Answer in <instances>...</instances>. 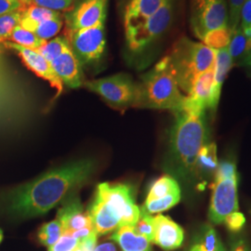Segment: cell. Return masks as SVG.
I'll list each match as a JSON object with an SVG mask.
<instances>
[{"mask_svg": "<svg viewBox=\"0 0 251 251\" xmlns=\"http://www.w3.org/2000/svg\"><path fill=\"white\" fill-rule=\"evenodd\" d=\"M95 169L91 159L69 163L13 189L4 204L9 214L18 218L43 215L67 198L90 179Z\"/></svg>", "mask_w": 251, "mask_h": 251, "instance_id": "cell-1", "label": "cell"}, {"mask_svg": "<svg viewBox=\"0 0 251 251\" xmlns=\"http://www.w3.org/2000/svg\"><path fill=\"white\" fill-rule=\"evenodd\" d=\"M175 114L171 132V158L181 177L197 174V161L201 148L206 144V112L194 115L184 111Z\"/></svg>", "mask_w": 251, "mask_h": 251, "instance_id": "cell-2", "label": "cell"}, {"mask_svg": "<svg viewBox=\"0 0 251 251\" xmlns=\"http://www.w3.org/2000/svg\"><path fill=\"white\" fill-rule=\"evenodd\" d=\"M184 100L169 60L164 57L141 77L135 107L171 110L176 113L182 109Z\"/></svg>", "mask_w": 251, "mask_h": 251, "instance_id": "cell-3", "label": "cell"}, {"mask_svg": "<svg viewBox=\"0 0 251 251\" xmlns=\"http://www.w3.org/2000/svg\"><path fill=\"white\" fill-rule=\"evenodd\" d=\"M166 57L179 89L188 94L198 76L214 67L216 50L183 36L173 45Z\"/></svg>", "mask_w": 251, "mask_h": 251, "instance_id": "cell-4", "label": "cell"}, {"mask_svg": "<svg viewBox=\"0 0 251 251\" xmlns=\"http://www.w3.org/2000/svg\"><path fill=\"white\" fill-rule=\"evenodd\" d=\"M175 14V0H166L152 17L132 31L126 33V50L131 63H145L162 37L170 30Z\"/></svg>", "mask_w": 251, "mask_h": 251, "instance_id": "cell-5", "label": "cell"}, {"mask_svg": "<svg viewBox=\"0 0 251 251\" xmlns=\"http://www.w3.org/2000/svg\"><path fill=\"white\" fill-rule=\"evenodd\" d=\"M90 90L104 100L112 107L125 110L135 107L138 98V83L126 74H117L111 76L83 83Z\"/></svg>", "mask_w": 251, "mask_h": 251, "instance_id": "cell-6", "label": "cell"}, {"mask_svg": "<svg viewBox=\"0 0 251 251\" xmlns=\"http://www.w3.org/2000/svg\"><path fill=\"white\" fill-rule=\"evenodd\" d=\"M190 24L199 39L207 32L229 26V10L226 0H191Z\"/></svg>", "mask_w": 251, "mask_h": 251, "instance_id": "cell-7", "label": "cell"}, {"mask_svg": "<svg viewBox=\"0 0 251 251\" xmlns=\"http://www.w3.org/2000/svg\"><path fill=\"white\" fill-rule=\"evenodd\" d=\"M70 49L81 65H93L100 63L105 52V23L65 35Z\"/></svg>", "mask_w": 251, "mask_h": 251, "instance_id": "cell-8", "label": "cell"}, {"mask_svg": "<svg viewBox=\"0 0 251 251\" xmlns=\"http://www.w3.org/2000/svg\"><path fill=\"white\" fill-rule=\"evenodd\" d=\"M96 194L117 211L120 226H134L137 224L141 216V208L135 204L130 185L103 182L98 185Z\"/></svg>", "mask_w": 251, "mask_h": 251, "instance_id": "cell-9", "label": "cell"}, {"mask_svg": "<svg viewBox=\"0 0 251 251\" xmlns=\"http://www.w3.org/2000/svg\"><path fill=\"white\" fill-rule=\"evenodd\" d=\"M107 7L108 0H76L63 13L65 35L104 24Z\"/></svg>", "mask_w": 251, "mask_h": 251, "instance_id": "cell-10", "label": "cell"}, {"mask_svg": "<svg viewBox=\"0 0 251 251\" xmlns=\"http://www.w3.org/2000/svg\"><path fill=\"white\" fill-rule=\"evenodd\" d=\"M237 179H214L211 184L208 218L212 224H223L227 216L238 211Z\"/></svg>", "mask_w": 251, "mask_h": 251, "instance_id": "cell-11", "label": "cell"}, {"mask_svg": "<svg viewBox=\"0 0 251 251\" xmlns=\"http://www.w3.org/2000/svg\"><path fill=\"white\" fill-rule=\"evenodd\" d=\"M0 44L13 50L21 58L28 69L35 73L37 76L48 81L50 86L57 91V97L62 94L63 90V82L56 75V73L54 72L51 64L38 51H36V50L22 47L10 41H3L0 42Z\"/></svg>", "mask_w": 251, "mask_h": 251, "instance_id": "cell-12", "label": "cell"}, {"mask_svg": "<svg viewBox=\"0 0 251 251\" xmlns=\"http://www.w3.org/2000/svg\"><path fill=\"white\" fill-rule=\"evenodd\" d=\"M154 234L152 242L166 251L178 250L184 240V231L170 217L157 215L153 217Z\"/></svg>", "mask_w": 251, "mask_h": 251, "instance_id": "cell-13", "label": "cell"}, {"mask_svg": "<svg viewBox=\"0 0 251 251\" xmlns=\"http://www.w3.org/2000/svg\"><path fill=\"white\" fill-rule=\"evenodd\" d=\"M50 64L54 72L67 87L77 89L83 85L82 65L71 50L70 46Z\"/></svg>", "mask_w": 251, "mask_h": 251, "instance_id": "cell-14", "label": "cell"}, {"mask_svg": "<svg viewBox=\"0 0 251 251\" xmlns=\"http://www.w3.org/2000/svg\"><path fill=\"white\" fill-rule=\"evenodd\" d=\"M166 0H128L123 12L124 31L128 33L143 25L163 6Z\"/></svg>", "mask_w": 251, "mask_h": 251, "instance_id": "cell-15", "label": "cell"}, {"mask_svg": "<svg viewBox=\"0 0 251 251\" xmlns=\"http://www.w3.org/2000/svg\"><path fill=\"white\" fill-rule=\"evenodd\" d=\"M57 219L63 225V233H70L92 225L89 212H85L77 196L67 198L59 209Z\"/></svg>", "mask_w": 251, "mask_h": 251, "instance_id": "cell-16", "label": "cell"}, {"mask_svg": "<svg viewBox=\"0 0 251 251\" xmlns=\"http://www.w3.org/2000/svg\"><path fill=\"white\" fill-rule=\"evenodd\" d=\"M91 224L98 235L116 231L120 226V220L117 211L96 194L88 211Z\"/></svg>", "mask_w": 251, "mask_h": 251, "instance_id": "cell-17", "label": "cell"}, {"mask_svg": "<svg viewBox=\"0 0 251 251\" xmlns=\"http://www.w3.org/2000/svg\"><path fill=\"white\" fill-rule=\"evenodd\" d=\"M233 62L228 51V49L216 50L215 65H214V82L210 97L208 110L212 114H215L217 107L221 98V93L225 78L233 67Z\"/></svg>", "mask_w": 251, "mask_h": 251, "instance_id": "cell-18", "label": "cell"}, {"mask_svg": "<svg viewBox=\"0 0 251 251\" xmlns=\"http://www.w3.org/2000/svg\"><path fill=\"white\" fill-rule=\"evenodd\" d=\"M111 238L123 251H151V242L135 231L134 226H120Z\"/></svg>", "mask_w": 251, "mask_h": 251, "instance_id": "cell-19", "label": "cell"}, {"mask_svg": "<svg viewBox=\"0 0 251 251\" xmlns=\"http://www.w3.org/2000/svg\"><path fill=\"white\" fill-rule=\"evenodd\" d=\"M227 49L231 56L233 66H239L251 51V34L245 32L238 25L233 32V36Z\"/></svg>", "mask_w": 251, "mask_h": 251, "instance_id": "cell-20", "label": "cell"}, {"mask_svg": "<svg viewBox=\"0 0 251 251\" xmlns=\"http://www.w3.org/2000/svg\"><path fill=\"white\" fill-rule=\"evenodd\" d=\"M20 25L28 31L34 33L36 36L41 39L50 40L57 36L62 30L63 25V19H52L42 22L40 24H30L27 22L21 21Z\"/></svg>", "mask_w": 251, "mask_h": 251, "instance_id": "cell-21", "label": "cell"}, {"mask_svg": "<svg viewBox=\"0 0 251 251\" xmlns=\"http://www.w3.org/2000/svg\"><path fill=\"white\" fill-rule=\"evenodd\" d=\"M217 145L214 143L205 144L198 153L197 161V173L210 175L218 168Z\"/></svg>", "mask_w": 251, "mask_h": 251, "instance_id": "cell-22", "label": "cell"}, {"mask_svg": "<svg viewBox=\"0 0 251 251\" xmlns=\"http://www.w3.org/2000/svg\"><path fill=\"white\" fill-rule=\"evenodd\" d=\"M221 244L223 243L215 229L211 225H206L199 231L191 247L198 251H216Z\"/></svg>", "mask_w": 251, "mask_h": 251, "instance_id": "cell-23", "label": "cell"}, {"mask_svg": "<svg viewBox=\"0 0 251 251\" xmlns=\"http://www.w3.org/2000/svg\"><path fill=\"white\" fill-rule=\"evenodd\" d=\"M177 191H180L178 181L170 175H164L153 181L145 201L158 199Z\"/></svg>", "mask_w": 251, "mask_h": 251, "instance_id": "cell-24", "label": "cell"}, {"mask_svg": "<svg viewBox=\"0 0 251 251\" xmlns=\"http://www.w3.org/2000/svg\"><path fill=\"white\" fill-rule=\"evenodd\" d=\"M232 36L233 31L231 30V28L225 26L207 32L201 40L204 45L214 50H218L228 48Z\"/></svg>", "mask_w": 251, "mask_h": 251, "instance_id": "cell-25", "label": "cell"}, {"mask_svg": "<svg viewBox=\"0 0 251 251\" xmlns=\"http://www.w3.org/2000/svg\"><path fill=\"white\" fill-rule=\"evenodd\" d=\"M7 41H10L12 43L32 50H37L47 42L44 39L39 38L34 33L25 29L20 25L13 29Z\"/></svg>", "mask_w": 251, "mask_h": 251, "instance_id": "cell-26", "label": "cell"}, {"mask_svg": "<svg viewBox=\"0 0 251 251\" xmlns=\"http://www.w3.org/2000/svg\"><path fill=\"white\" fill-rule=\"evenodd\" d=\"M67 47H69L67 37L65 36H60L50 39L44 45L41 46L36 50L41 54L49 63H51L63 53Z\"/></svg>", "mask_w": 251, "mask_h": 251, "instance_id": "cell-27", "label": "cell"}, {"mask_svg": "<svg viewBox=\"0 0 251 251\" xmlns=\"http://www.w3.org/2000/svg\"><path fill=\"white\" fill-rule=\"evenodd\" d=\"M63 15L61 12L54 11L51 9H46L35 5H30L24 9L23 17L21 21L27 22L30 24H40L42 22L52 20V19L62 18Z\"/></svg>", "mask_w": 251, "mask_h": 251, "instance_id": "cell-28", "label": "cell"}, {"mask_svg": "<svg viewBox=\"0 0 251 251\" xmlns=\"http://www.w3.org/2000/svg\"><path fill=\"white\" fill-rule=\"evenodd\" d=\"M63 234V225L56 219L43 225L38 232V239L47 248L52 247Z\"/></svg>", "mask_w": 251, "mask_h": 251, "instance_id": "cell-29", "label": "cell"}, {"mask_svg": "<svg viewBox=\"0 0 251 251\" xmlns=\"http://www.w3.org/2000/svg\"><path fill=\"white\" fill-rule=\"evenodd\" d=\"M180 200V191L171 193L170 195L152 201H145L143 208L149 214L160 213L176 206Z\"/></svg>", "mask_w": 251, "mask_h": 251, "instance_id": "cell-30", "label": "cell"}, {"mask_svg": "<svg viewBox=\"0 0 251 251\" xmlns=\"http://www.w3.org/2000/svg\"><path fill=\"white\" fill-rule=\"evenodd\" d=\"M24 9L9 12L0 16V42L7 41L13 29L20 25Z\"/></svg>", "mask_w": 251, "mask_h": 251, "instance_id": "cell-31", "label": "cell"}, {"mask_svg": "<svg viewBox=\"0 0 251 251\" xmlns=\"http://www.w3.org/2000/svg\"><path fill=\"white\" fill-rule=\"evenodd\" d=\"M134 229L139 234L147 238L150 242H152L154 234L153 217L145 211L143 207L141 208V216L137 224L134 225Z\"/></svg>", "mask_w": 251, "mask_h": 251, "instance_id": "cell-32", "label": "cell"}, {"mask_svg": "<svg viewBox=\"0 0 251 251\" xmlns=\"http://www.w3.org/2000/svg\"><path fill=\"white\" fill-rule=\"evenodd\" d=\"M76 0H31V5L61 12L71 9Z\"/></svg>", "mask_w": 251, "mask_h": 251, "instance_id": "cell-33", "label": "cell"}, {"mask_svg": "<svg viewBox=\"0 0 251 251\" xmlns=\"http://www.w3.org/2000/svg\"><path fill=\"white\" fill-rule=\"evenodd\" d=\"M247 0H229V27L234 31L240 24V14Z\"/></svg>", "mask_w": 251, "mask_h": 251, "instance_id": "cell-34", "label": "cell"}, {"mask_svg": "<svg viewBox=\"0 0 251 251\" xmlns=\"http://www.w3.org/2000/svg\"><path fill=\"white\" fill-rule=\"evenodd\" d=\"M237 178L236 166L233 161L225 160L218 165L214 172V179H233Z\"/></svg>", "mask_w": 251, "mask_h": 251, "instance_id": "cell-35", "label": "cell"}, {"mask_svg": "<svg viewBox=\"0 0 251 251\" xmlns=\"http://www.w3.org/2000/svg\"><path fill=\"white\" fill-rule=\"evenodd\" d=\"M227 229L232 233H238L242 230L246 224V218L239 211H235L227 216L224 221Z\"/></svg>", "mask_w": 251, "mask_h": 251, "instance_id": "cell-36", "label": "cell"}, {"mask_svg": "<svg viewBox=\"0 0 251 251\" xmlns=\"http://www.w3.org/2000/svg\"><path fill=\"white\" fill-rule=\"evenodd\" d=\"M79 242L75 239L70 233H63L60 239L49 249V251H73Z\"/></svg>", "mask_w": 251, "mask_h": 251, "instance_id": "cell-37", "label": "cell"}, {"mask_svg": "<svg viewBox=\"0 0 251 251\" xmlns=\"http://www.w3.org/2000/svg\"><path fill=\"white\" fill-rule=\"evenodd\" d=\"M239 26L251 35V0H247L243 6Z\"/></svg>", "mask_w": 251, "mask_h": 251, "instance_id": "cell-38", "label": "cell"}, {"mask_svg": "<svg viewBox=\"0 0 251 251\" xmlns=\"http://www.w3.org/2000/svg\"><path fill=\"white\" fill-rule=\"evenodd\" d=\"M25 8L26 6L19 0H0V16Z\"/></svg>", "mask_w": 251, "mask_h": 251, "instance_id": "cell-39", "label": "cell"}, {"mask_svg": "<svg viewBox=\"0 0 251 251\" xmlns=\"http://www.w3.org/2000/svg\"><path fill=\"white\" fill-rule=\"evenodd\" d=\"M97 237L98 234L94 231L88 238L79 243V246L82 248V250L84 251H94L97 246Z\"/></svg>", "mask_w": 251, "mask_h": 251, "instance_id": "cell-40", "label": "cell"}, {"mask_svg": "<svg viewBox=\"0 0 251 251\" xmlns=\"http://www.w3.org/2000/svg\"><path fill=\"white\" fill-rule=\"evenodd\" d=\"M94 231L95 230L93 228V225H90V226H88V227L82 228L80 230L72 232V233H70V234L72 235L75 239H76L78 242L80 243L83 240H85L86 238H88Z\"/></svg>", "mask_w": 251, "mask_h": 251, "instance_id": "cell-41", "label": "cell"}, {"mask_svg": "<svg viewBox=\"0 0 251 251\" xmlns=\"http://www.w3.org/2000/svg\"><path fill=\"white\" fill-rule=\"evenodd\" d=\"M232 251H251L250 247L242 239L235 241L233 245Z\"/></svg>", "mask_w": 251, "mask_h": 251, "instance_id": "cell-42", "label": "cell"}, {"mask_svg": "<svg viewBox=\"0 0 251 251\" xmlns=\"http://www.w3.org/2000/svg\"><path fill=\"white\" fill-rule=\"evenodd\" d=\"M94 251H117V248L113 243L105 242L96 246Z\"/></svg>", "mask_w": 251, "mask_h": 251, "instance_id": "cell-43", "label": "cell"}, {"mask_svg": "<svg viewBox=\"0 0 251 251\" xmlns=\"http://www.w3.org/2000/svg\"><path fill=\"white\" fill-rule=\"evenodd\" d=\"M239 66H243V67L247 70L248 74H249L250 75H251V51L250 52V54L245 58V60L243 61Z\"/></svg>", "mask_w": 251, "mask_h": 251, "instance_id": "cell-44", "label": "cell"}, {"mask_svg": "<svg viewBox=\"0 0 251 251\" xmlns=\"http://www.w3.org/2000/svg\"><path fill=\"white\" fill-rule=\"evenodd\" d=\"M188 251H198L196 250V249H194L193 247H190L189 248ZM216 251H225V247H224V244H221V246L218 248V250Z\"/></svg>", "mask_w": 251, "mask_h": 251, "instance_id": "cell-45", "label": "cell"}, {"mask_svg": "<svg viewBox=\"0 0 251 251\" xmlns=\"http://www.w3.org/2000/svg\"><path fill=\"white\" fill-rule=\"evenodd\" d=\"M19 1H21L22 3H24L26 7L31 5V0H19Z\"/></svg>", "mask_w": 251, "mask_h": 251, "instance_id": "cell-46", "label": "cell"}, {"mask_svg": "<svg viewBox=\"0 0 251 251\" xmlns=\"http://www.w3.org/2000/svg\"><path fill=\"white\" fill-rule=\"evenodd\" d=\"M2 240H3V232L0 229V243L2 242Z\"/></svg>", "mask_w": 251, "mask_h": 251, "instance_id": "cell-47", "label": "cell"}, {"mask_svg": "<svg viewBox=\"0 0 251 251\" xmlns=\"http://www.w3.org/2000/svg\"><path fill=\"white\" fill-rule=\"evenodd\" d=\"M2 51H3V50H2V45L0 44V61H1V56H2Z\"/></svg>", "mask_w": 251, "mask_h": 251, "instance_id": "cell-48", "label": "cell"}]
</instances>
